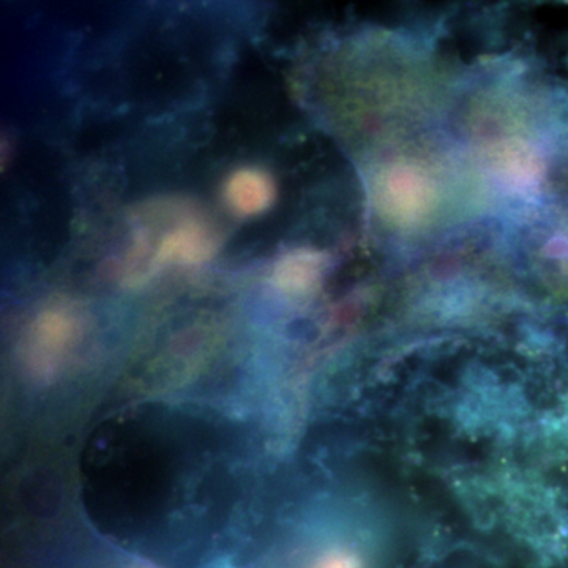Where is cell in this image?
I'll use <instances>...</instances> for the list:
<instances>
[{
	"mask_svg": "<svg viewBox=\"0 0 568 568\" xmlns=\"http://www.w3.org/2000/svg\"><path fill=\"white\" fill-rule=\"evenodd\" d=\"M207 422L193 414L142 406L123 410L93 433L84 463L85 499L93 523L123 548L168 568H194L192 540L181 511L196 503L226 465L190 474ZM227 463V462H226Z\"/></svg>",
	"mask_w": 568,
	"mask_h": 568,
	"instance_id": "1",
	"label": "cell"
},
{
	"mask_svg": "<svg viewBox=\"0 0 568 568\" xmlns=\"http://www.w3.org/2000/svg\"><path fill=\"white\" fill-rule=\"evenodd\" d=\"M432 197L429 182L413 168H395L381 179V207L402 222H413L424 215Z\"/></svg>",
	"mask_w": 568,
	"mask_h": 568,
	"instance_id": "2",
	"label": "cell"
},
{
	"mask_svg": "<svg viewBox=\"0 0 568 568\" xmlns=\"http://www.w3.org/2000/svg\"><path fill=\"white\" fill-rule=\"evenodd\" d=\"M226 197L235 212L256 215L272 204L274 186L260 171L242 170L227 183Z\"/></svg>",
	"mask_w": 568,
	"mask_h": 568,
	"instance_id": "3",
	"label": "cell"
},
{
	"mask_svg": "<svg viewBox=\"0 0 568 568\" xmlns=\"http://www.w3.org/2000/svg\"><path fill=\"white\" fill-rule=\"evenodd\" d=\"M213 244L201 227L183 226L163 239L159 260L163 263H197L211 254Z\"/></svg>",
	"mask_w": 568,
	"mask_h": 568,
	"instance_id": "4",
	"label": "cell"
},
{
	"mask_svg": "<svg viewBox=\"0 0 568 568\" xmlns=\"http://www.w3.org/2000/svg\"><path fill=\"white\" fill-rule=\"evenodd\" d=\"M323 257L320 254L298 252L291 254L280 264L278 278L290 286H304L320 274Z\"/></svg>",
	"mask_w": 568,
	"mask_h": 568,
	"instance_id": "5",
	"label": "cell"
}]
</instances>
